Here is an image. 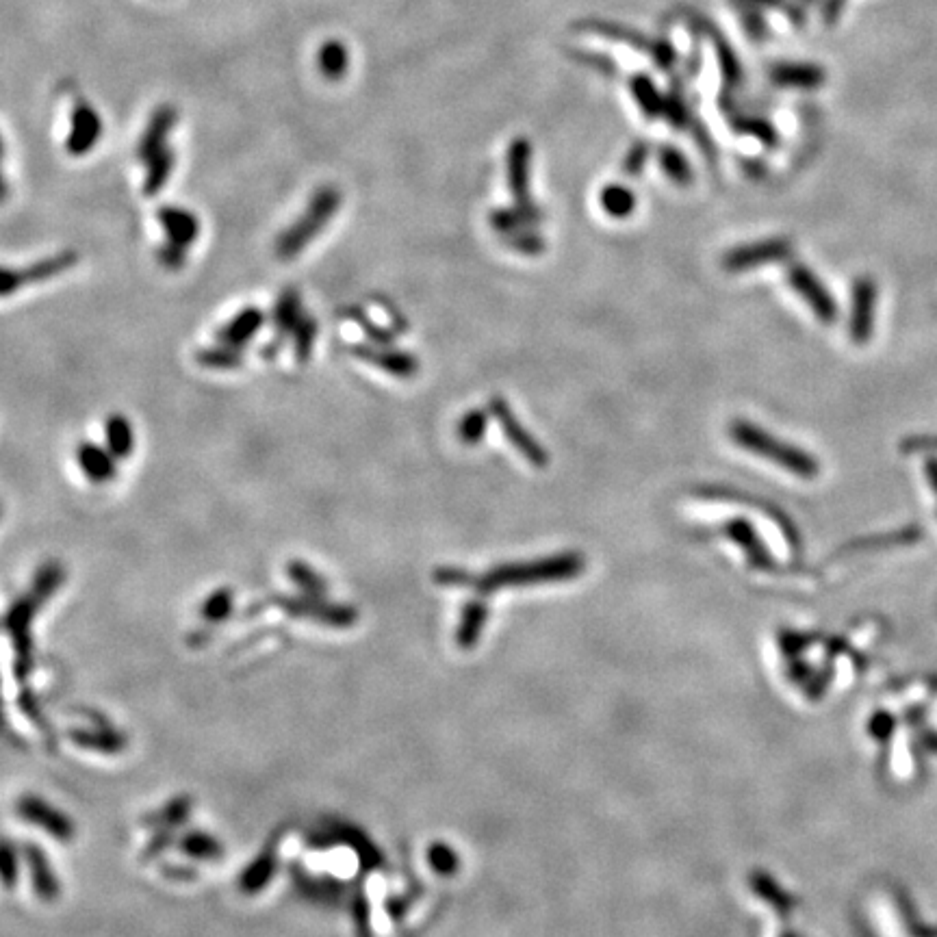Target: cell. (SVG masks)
I'll return each mask as SVG.
<instances>
[{
  "mask_svg": "<svg viewBox=\"0 0 937 937\" xmlns=\"http://www.w3.org/2000/svg\"><path fill=\"white\" fill-rule=\"evenodd\" d=\"M76 261H79V256H76V252H61V254H55V256H48V259H42V261H37L33 265L27 267V274H29V280H31V285L33 282H44V280H50V278H55L63 272H68L70 267L76 265Z\"/></svg>",
  "mask_w": 937,
  "mask_h": 937,
  "instance_id": "obj_26",
  "label": "cell"
},
{
  "mask_svg": "<svg viewBox=\"0 0 937 937\" xmlns=\"http://www.w3.org/2000/svg\"><path fill=\"white\" fill-rule=\"evenodd\" d=\"M584 560L577 554H564L556 558H545L538 562L508 564V567L495 569L489 577H484V588H497L508 584H532L549 580H567L582 571Z\"/></svg>",
  "mask_w": 937,
  "mask_h": 937,
  "instance_id": "obj_3",
  "label": "cell"
},
{
  "mask_svg": "<svg viewBox=\"0 0 937 937\" xmlns=\"http://www.w3.org/2000/svg\"><path fill=\"white\" fill-rule=\"evenodd\" d=\"M788 282L805 300V304L812 308L820 322L831 324L833 319L838 317L836 302H833L823 282H820L805 265H792L788 269Z\"/></svg>",
  "mask_w": 937,
  "mask_h": 937,
  "instance_id": "obj_8",
  "label": "cell"
},
{
  "mask_svg": "<svg viewBox=\"0 0 937 937\" xmlns=\"http://www.w3.org/2000/svg\"><path fill=\"white\" fill-rule=\"evenodd\" d=\"M16 810L22 820L27 823L44 829L48 836H53L59 842H70L74 840V823L72 820L59 812L57 807L46 803L42 797H35V794H27L22 797L16 805Z\"/></svg>",
  "mask_w": 937,
  "mask_h": 937,
  "instance_id": "obj_5",
  "label": "cell"
},
{
  "mask_svg": "<svg viewBox=\"0 0 937 937\" xmlns=\"http://www.w3.org/2000/svg\"><path fill=\"white\" fill-rule=\"evenodd\" d=\"M63 582H66V569L61 567V562L50 560V562H44L42 567L37 569V573L33 577L31 590H35V593L40 595L44 601H48L63 586Z\"/></svg>",
  "mask_w": 937,
  "mask_h": 937,
  "instance_id": "obj_29",
  "label": "cell"
},
{
  "mask_svg": "<svg viewBox=\"0 0 937 937\" xmlns=\"http://www.w3.org/2000/svg\"><path fill=\"white\" fill-rule=\"evenodd\" d=\"M70 124L72 126L66 139V150L72 154V157H83V154H87L100 141V135H102L100 115L89 105H79L72 113Z\"/></svg>",
  "mask_w": 937,
  "mask_h": 937,
  "instance_id": "obj_13",
  "label": "cell"
},
{
  "mask_svg": "<svg viewBox=\"0 0 937 937\" xmlns=\"http://www.w3.org/2000/svg\"><path fill=\"white\" fill-rule=\"evenodd\" d=\"M146 165H148V174L144 181V194L152 198V196H157L163 189V185L170 181L172 170L176 168V152L172 148H163L161 152L154 154Z\"/></svg>",
  "mask_w": 937,
  "mask_h": 937,
  "instance_id": "obj_23",
  "label": "cell"
},
{
  "mask_svg": "<svg viewBox=\"0 0 937 937\" xmlns=\"http://www.w3.org/2000/svg\"><path fill=\"white\" fill-rule=\"evenodd\" d=\"M74 742L83 749H94L102 753H118L124 749V736L115 734L111 729H100V731H79V734L72 736Z\"/></svg>",
  "mask_w": 937,
  "mask_h": 937,
  "instance_id": "obj_30",
  "label": "cell"
},
{
  "mask_svg": "<svg viewBox=\"0 0 937 937\" xmlns=\"http://www.w3.org/2000/svg\"><path fill=\"white\" fill-rule=\"evenodd\" d=\"M157 217L163 226L165 241L183 250L194 246L200 235V222L196 213H191L183 207H170V204H165V207L159 209Z\"/></svg>",
  "mask_w": 937,
  "mask_h": 937,
  "instance_id": "obj_12",
  "label": "cell"
},
{
  "mask_svg": "<svg viewBox=\"0 0 937 937\" xmlns=\"http://www.w3.org/2000/svg\"><path fill=\"white\" fill-rule=\"evenodd\" d=\"M276 603L282 610L289 612L291 616H306V619H315V621L330 623V625H337V627L350 625L356 619V612L352 608L335 606V603H326V601H322V597H311V595L278 597Z\"/></svg>",
  "mask_w": 937,
  "mask_h": 937,
  "instance_id": "obj_9",
  "label": "cell"
},
{
  "mask_svg": "<svg viewBox=\"0 0 937 937\" xmlns=\"http://www.w3.org/2000/svg\"><path fill=\"white\" fill-rule=\"evenodd\" d=\"M0 512H3V508H0Z\"/></svg>",
  "mask_w": 937,
  "mask_h": 937,
  "instance_id": "obj_46",
  "label": "cell"
},
{
  "mask_svg": "<svg viewBox=\"0 0 937 937\" xmlns=\"http://www.w3.org/2000/svg\"><path fill=\"white\" fill-rule=\"evenodd\" d=\"M263 322H265V315L261 308L248 306L230 319L228 324H224L220 330H217L215 341L228 345V348L243 350L256 335H259Z\"/></svg>",
  "mask_w": 937,
  "mask_h": 937,
  "instance_id": "obj_17",
  "label": "cell"
},
{
  "mask_svg": "<svg viewBox=\"0 0 937 937\" xmlns=\"http://www.w3.org/2000/svg\"><path fill=\"white\" fill-rule=\"evenodd\" d=\"M350 352L352 356L358 358V361L374 365L376 369H382L384 374L395 376V378H413L419 371V361L413 354H408L404 350H393L391 345L354 343Z\"/></svg>",
  "mask_w": 937,
  "mask_h": 937,
  "instance_id": "obj_7",
  "label": "cell"
},
{
  "mask_svg": "<svg viewBox=\"0 0 937 937\" xmlns=\"http://www.w3.org/2000/svg\"><path fill=\"white\" fill-rule=\"evenodd\" d=\"M341 207V191L332 185L319 187L313 198L308 200L304 213L295 220L285 233L276 239V256L280 261H291L302 254L311 241L322 233L326 224L337 215Z\"/></svg>",
  "mask_w": 937,
  "mask_h": 937,
  "instance_id": "obj_2",
  "label": "cell"
},
{
  "mask_svg": "<svg viewBox=\"0 0 937 937\" xmlns=\"http://www.w3.org/2000/svg\"><path fill=\"white\" fill-rule=\"evenodd\" d=\"M302 315H304V308H302L300 293L295 289L282 291L272 311V324H274L276 339L267 345V350L263 352L265 356H272L276 350H280V343L293 335V330L300 324Z\"/></svg>",
  "mask_w": 937,
  "mask_h": 937,
  "instance_id": "obj_14",
  "label": "cell"
},
{
  "mask_svg": "<svg viewBox=\"0 0 937 937\" xmlns=\"http://www.w3.org/2000/svg\"><path fill=\"white\" fill-rule=\"evenodd\" d=\"M725 534L731 538V541L738 543L744 551H747V556L753 564H760V567H764V564L770 562L766 547L762 545L760 536H757V532L753 530V525L747 519L727 521L725 523Z\"/></svg>",
  "mask_w": 937,
  "mask_h": 937,
  "instance_id": "obj_21",
  "label": "cell"
},
{
  "mask_svg": "<svg viewBox=\"0 0 937 937\" xmlns=\"http://www.w3.org/2000/svg\"><path fill=\"white\" fill-rule=\"evenodd\" d=\"M350 319H354V322L363 328V332H367L371 343H376V345H391L397 337L395 330H389L384 326H378L376 322H371L361 308H350Z\"/></svg>",
  "mask_w": 937,
  "mask_h": 937,
  "instance_id": "obj_37",
  "label": "cell"
},
{
  "mask_svg": "<svg viewBox=\"0 0 937 937\" xmlns=\"http://www.w3.org/2000/svg\"><path fill=\"white\" fill-rule=\"evenodd\" d=\"M287 577L298 586L304 595L311 597H324L326 595V582L319 577V573L308 567L302 560H293L287 564Z\"/></svg>",
  "mask_w": 937,
  "mask_h": 937,
  "instance_id": "obj_28",
  "label": "cell"
},
{
  "mask_svg": "<svg viewBox=\"0 0 937 937\" xmlns=\"http://www.w3.org/2000/svg\"><path fill=\"white\" fill-rule=\"evenodd\" d=\"M489 413L491 417H495V421L499 423V428H502L504 436L508 439V443L517 449V452L530 462L532 467L536 469H545L549 465V454H547V449L543 447L541 441H536L534 436L530 434V430L523 426V423L517 419V415L512 413V408L510 404L504 400V397H491V402H489Z\"/></svg>",
  "mask_w": 937,
  "mask_h": 937,
  "instance_id": "obj_4",
  "label": "cell"
},
{
  "mask_svg": "<svg viewBox=\"0 0 937 937\" xmlns=\"http://www.w3.org/2000/svg\"><path fill=\"white\" fill-rule=\"evenodd\" d=\"M233 612V593L230 588H220L202 603V616L207 621H224Z\"/></svg>",
  "mask_w": 937,
  "mask_h": 937,
  "instance_id": "obj_36",
  "label": "cell"
},
{
  "mask_svg": "<svg viewBox=\"0 0 937 937\" xmlns=\"http://www.w3.org/2000/svg\"><path fill=\"white\" fill-rule=\"evenodd\" d=\"M927 473H929V480L933 484V489L937 493V460H931L929 465H927Z\"/></svg>",
  "mask_w": 937,
  "mask_h": 937,
  "instance_id": "obj_43",
  "label": "cell"
},
{
  "mask_svg": "<svg viewBox=\"0 0 937 937\" xmlns=\"http://www.w3.org/2000/svg\"><path fill=\"white\" fill-rule=\"evenodd\" d=\"M157 256H159V263L165 269H170V272H178V269H183L185 263H187V250L172 246V243H168V241H165L163 246L157 250Z\"/></svg>",
  "mask_w": 937,
  "mask_h": 937,
  "instance_id": "obj_41",
  "label": "cell"
},
{
  "mask_svg": "<svg viewBox=\"0 0 937 937\" xmlns=\"http://www.w3.org/2000/svg\"><path fill=\"white\" fill-rule=\"evenodd\" d=\"M44 599L35 593V590L29 588V593L20 597L14 606H11L9 614H7V630L11 634V640H14V645L20 653V658L22 662H27L29 660V643H31V623H33V616L37 614V610H40L44 606Z\"/></svg>",
  "mask_w": 937,
  "mask_h": 937,
  "instance_id": "obj_10",
  "label": "cell"
},
{
  "mask_svg": "<svg viewBox=\"0 0 937 937\" xmlns=\"http://www.w3.org/2000/svg\"><path fill=\"white\" fill-rule=\"evenodd\" d=\"M196 361L204 369L213 371H233L243 365V350L228 348L224 343H217L213 348H202L196 354Z\"/></svg>",
  "mask_w": 937,
  "mask_h": 937,
  "instance_id": "obj_25",
  "label": "cell"
},
{
  "mask_svg": "<svg viewBox=\"0 0 937 937\" xmlns=\"http://www.w3.org/2000/svg\"><path fill=\"white\" fill-rule=\"evenodd\" d=\"M18 881V853L9 842L0 840V883L14 890Z\"/></svg>",
  "mask_w": 937,
  "mask_h": 937,
  "instance_id": "obj_38",
  "label": "cell"
},
{
  "mask_svg": "<svg viewBox=\"0 0 937 937\" xmlns=\"http://www.w3.org/2000/svg\"><path fill=\"white\" fill-rule=\"evenodd\" d=\"M504 241L508 248L517 250L521 254H528V256H536L545 252V239L541 235L530 233V230H521V233L506 235Z\"/></svg>",
  "mask_w": 937,
  "mask_h": 937,
  "instance_id": "obj_39",
  "label": "cell"
},
{
  "mask_svg": "<svg viewBox=\"0 0 937 937\" xmlns=\"http://www.w3.org/2000/svg\"><path fill=\"white\" fill-rule=\"evenodd\" d=\"M24 857H27L31 881H33V890L37 892V896L44 898V901H55V898L61 892L59 879L53 872V868H50L48 859L42 853L40 846H33V844L24 846Z\"/></svg>",
  "mask_w": 937,
  "mask_h": 937,
  "instance_id": "obj_19",
  "label": "cell"
},
{
  "mask_svg": "<svg viewBox=\"0 0 937 937\" xmlns=\"http://www.w3.org/2000/svg\"><path fill=\"white\" fill-rule=\"evenodd\" d=\"M181 846L187 855H194L198 859H217L222 855L220 842L211 836H204V833H191Z\"/></svg>",
  "mask_w": 937,
  "mask_h": 937,
  "instance_id": "obj_35",
  "label": "cell"
},
{
  "mask_svg": "<svg viewBox=\"0 0 937 937\" xmlns=\"http://www.w3.org/2000/svg\"><path fill=\"white\" fill-rule=\"evenodd\" d=\"M3 154H5V146H3V139H0V161H3Z\"/></svg>",
  "mask_w": 937,
  "mask_h": 937,
  "instance_id": "obj_45",
  "label": "cell"
},
{
  "mask_svg": "<svg viewBox=\"0 0 937 937\" xmlns=\"http://www.w3.org/2000/svg\"><path fill=\"white\" fill-rule=\"evenodd\" d=\"M174 126H176V111L172 107H161L154 111L144 135H141L139 139L137 159L148 163L154 154L161 152L163 148H168L165 146V141H168V135L172 133Z\"/></svg>",
  "mask_w": 937,
  "mask_h": 937,
  "instance_id": "obj_18",
  "label": "cell"
},
{
  "mask_svg": "<svg viewBox=\"0 0 937 937\" xmlns=\"http://www.w3.org/2000/svg\"><path fill=\"white\" fill-rule=\"evenodd\" d=\"M274 872H276V857H274V853L261 855V857L256 859V862L241 875V879H239L241 890H243V892H248V894L261 892V890L265 888V885L269 883V879L274 877Z\"/></svg>",
  "mask_w": 937,
  "mask_h": 937,
  "instance_id": "obj_27",
  "label": "cell"
},
{
  "mask_svg": "<svg viewBox=\"0 0 937 937\" xmlns=\"http://www.w3.org/2000/svg\"><path fill=\"white\" fill-rule=\"evenodd\" d=\"M543 220V211L530 204V207H519L515 204L512 209H497L491 215V224L502 235H515L521 233V230H528L530 226L538 224Z\"/></svg>",
  "mask_w": 937,
  "mask_h": 937,
  "instance_id": "obj_20",
  "label": "cell"
},
{
  "mask_svg": "<svg viewBox=\"0 0 937 937\" xmlns=\"http://www.w3.org/2000/svg\"><path fill=\"white\" fill-rule=\"evenodd\" d=\"M729 436L742 449H747V452L755 456L775 462V465L784 467L786 471L794 473V476L805 478V480L818 476V462L810 454L803 452L801 447H794L786 441L775 439V436L768 430L755 426V423L751 421L736 419L729 426Z\"/></svg>",
  "mask_w": 937,
  "mask_h": 937,
  "instance_id": "obj_1",
  "label": "cell"
},
{
  "mask_svg": "<svg viewBox=\"0 0 937 937\" xmlns=\"http://www.w3.org/2000/svg\"><path fill=\"white\" fill-rule=\"evenodd\" d=\"M875 304L877 287L870 278H859L853 287V313H851V337L855 343H866L872 337L875 326Z\"/></svg>",
  "mask_w": 937,
  "mask_h": 937,
  "instance_id": "obj_11",
  "label": "cell"
},
{
  "mask_svg": "<svg viewBox=\"0 0 937 937\" xmlns=\"http://www.w3.org/2000/svg\"><path fill=\"white\" fill-rule=\"evenodd\" d=\"M291 339H293V354H295V358H298V361H300L302 365L311 361L313 350H315V341H317V322H315V317L304 313L302 319H300V324L295 326Z\"/></svg>",
  "mask_w": 937,
  "mask_h": 937,
  "instance_id": "obj_32",
  "label": "cell"
},
{
  "mask_svg": "<svg viewBox=\"0 0 937 937\" xmlns=\"http://www.w3.org/2000/svg\"><path fill=\"white\" fill-rule=\"evenodd\" d=\"M790 254V243L786 239L757 241L751 246H738L723 256V269L731 274L747 272V269L762 267L768 263L784 261Z\"/></svg>",
  "mask_w": 937,
  "mask_h": 937,
  "instance_id": "obj_6",
  "label": "cell"
},
{
  "mask_svg": "<svg viewBox=\"0 0 937 937\" xmlns=\"http://www.w3.org/2000/svg\"><path fill=\"white\" fill-rule=\"evenodd\" d=\"M24 285H31L27 269L0 267V298H9L11 293L20 291Z\"/></svg>",
  "mask_w": 937,
  "mask_h": 937,
  "instance_id": "obj_40",
  "label": "cell"
},
{
  "mask_svg": "<svg viewBox=\"0 0 937 937\" xmlns=\"http://www.w3.org/2000/svg\"><path fill=\"white\" fill-rule=\"evenodd\" d=\"M348 50L339 42H328L322 53H319V68L328 76V79H339V76L348 68Z\"/></svg>",
  "mask_w": 937,
  "mask_h": 937,
  "instance_id": "obj_33",
  "label": "cell"
},
{
  "mask_svg": "<svg viewBox=\"0 0 937 937\" xmlns=\"http://www.w3.org/2000/svg\"><path fill=\"white\" fill-rule=\"evenodd\" d=\"M105 439H107V449L118 460H126L133 454L135 432H133L131 421H128L124 415H111L107 419Z\"/></svg>",
  "mask_w": 937,
  "mask_h": 937,
  "instance_id": "obj_22",
  "label": "cell"
},
{
  "mask_svg": "<svg viewBox=\"0 0 937 937\" xmlns=\"http://www.w3.org/2000/svg\"><path fill=\"white\" fill-rule=\"evenodd\" d=\"M660 163L664 172L669 174L671 181L677 185H688L692 181V170L688 161L684 159V154L675 150V148H662L660 150Z\"/></svg>",
  "mask_w": 937,
  "mask_h": 937,
  "instance_id": "obj_34",
  "label": "cell"
},
{
  "mask_svg": "<svg viewBox=\"0 0 937 937\" xmlns=\"http://www.w3.org/2000/svg\"><path fill=\"white\" fill-rule=\"evenodd\" d=\"M530 157L532 148L525 139H517L508 150V185L519 207H530Z\"/></svg>",
  "mask_w": 937,
  "mask_h": 937,
  "instance_id": "obj_16",
  "label": "cell"
},
{
  "mask_svg": "<svg viewBox=\"0 0 937 937\" xmlns=\"http://www.w3.org/2000/svg\"><path fill=\"white\" fill-rule=\"evenodd\" d=\"M76 462H79L83 476L94 484H107L118 476V458L107 447L94 441H83L76 447Z\"/></svg>",
  "mask_w": 937,
  "mask_h": 937,
  "instance_id": "obj_15",
  "label": "cell"
},
{
  "mask_svg": "<svg viewBox=\"0 0 937 937\" xmlns=\"http://www.w3.org/2000/svg\"><path fill=\"white\" fill-rule=\"evenodd\" d=\"M599 204L603 213H608L614 220H625L636 209V196L623 185H608L601 189Z\"/></svg>",
  "mask_w": 937,
  "mask_h": 937,
  "instance_id": "obj_24",
  "label": "cell"
},
{
  "mask_svg": "<svg viewBox=\"0 0 937 937\" xmlns=\"http://www.w3.org/2000/svg\"><path fill=\"white\" fill-rule=\"evenodd\" d=\"M489 419H491V413H486L484 408L469 410V413L462 415L458 423V439L465 445L482 443L486 430H489Z\"/></svg>",
  "mask_w": 937,
  "mask_h": 937,
  "instance_id": "obj_31",
  "label": "cell"
},
{
  "mask_svg": "<svg viewBox=\"0 0 937 937\" xmlns=\"http://www.w3.org/2000/svg\"><path fill=\"white\" fill-rule=\"evenodd\" d=\"M9 196V185L5 181V176H3V170H0V202H5Z\"/></svg>",
  "mask_w": 937,
  "mask_h": 937,
  "instance_id": "obj_44",
  "label": "cell"
},
{
  "mask_svg": "<svg viewBox=\"0 0 937 937\" xmlns=\"http://www.w3.org/2000/svg\"><path fill=\"white\" fill-rule=\"evenodd\" d=\"M647 157H649L647 144H636V146H632V150L627 152V157H625V161H623V172H625L627 176H638L640 172H643V168H645Z\"/></svg>",
  "mask_w": 937,
  "mask_h": 937,
  "instance_id": "obj_42",
  "label": "cell"
}]
</instances>
